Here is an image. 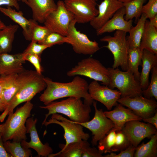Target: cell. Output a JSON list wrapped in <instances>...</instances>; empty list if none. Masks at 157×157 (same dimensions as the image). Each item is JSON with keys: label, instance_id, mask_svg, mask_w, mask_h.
Listing matches in <instances>:
<instances>
[{"label": "cell", "instance_id": "42", "mask_svg": "<svg viewBox=\"0 0 157 157\" xmlns=\"http://www.w3.org/2000/svg\"><path fill=\"white\" fill-rule=\"evenodd\" d=\"M81 157H103V156L98 149L90 147V144L83 149Z\"/></svg>", "mask_w": 157, "mask_h": 157}, {"label": "cell", "instance_id": "8", "mask_svg": "<svg viewBox=\"0 0 157 157\" xmlns=\"http://www.w3.org/2000/svg\"><path fill=\"white\" fill-rule=\"evenodd\" d=\"M92 104L95 113L92 120L83 123L73 122L81 125L92 132L93 136L91 143L94 146L113 128L114 125L113 122L106 116L102 109L97 108V101H94Z\"/></svg>", "mask_w": 157, "mask_h": 157}, {"label": "cell", "instance_id": "13", "mask_svg": "<svg viewBox=\"0 0 157 157\" xmlns=\"http://www.w3.org/2000/svg\"><path fill=\"white\" fill-rule=\"evenodd\" d=\"M117 102L129 108L142 120L153 116L157 111V102L154 98L148 99L143 95L121 97Z\"/></svg>", "mask_w": 157, "mask_h": 157}, {"label": "cell", "instance_id": "19", "mask_svg": "<svg viewBox=\"0 0 157 157\" xmlns=\"http://www.w3.org/2000/svg\"><path fill=\"white\" fill-rule=\"evenodd\" d=\"M112 110L104 112L106 116L110 119L114 125L113 128L116 132L122 131L125 124L133 120L142 121V119L129 108H126L117 103Z\"/></svg>", "mask_w": 157, "mask_h": 157}, {"label": "cell", "instance_id": "16", "mask_svg": "<svg viewBox=\"0 0 157 157\" xmlns=\"http://www.w3.org/2000/svg\"><path fill=\"white\" fill-rule=\"evenodd\" d=\"M38 121L37 118L34 119L33 117L28 118L26 122L27 133L30 134L31 140L27 142L26 140L21 142V145L24 148H31L37 152L38 157H48L52 153L53 150L48 143L43 144L41 141L36 127Z\"/></svg>", "mask_w": 157, "mask_h": 157}, {"label": "cell", "instance_id": "22", "mask_svg": "<svg viewBox=\"0 0 157 157\" xmlns=\"http://www.w3.org/2000/svg\"><path fill=\"white\" fill-rule=\"evenodd\" d=\"M0 11L19 25L23 29L22 33L25 39L31 41L33 26L37 22L33 19H26L24 16L22 11L17 12L11 7L7 6L6 8L0 7Z\"/></svg>", "mask_w": 157, "mask_h": 157}, {"label": "cell", "instance_id": "35", "mask_svg": "<svg viewBox=\"0 0 157 157\" xmlns=\"http://www.w3.org/2000/svg\"><path fill=\"white\" fill-rule=\"evenodd\" d=\"M51 31L45 26L38 24L36 22L34 25L31 33V40L40 43Z\"/></svg>", "mask_w": 157, "mask_h": 157}, {"label": "cell", "instance_id": "7", "mask_svg": "<svg viewBox=\"0 0 157 157\" xmlns=\"http://www.w3.org/2000/svg\"><path fill=\"white\" fill-rule=\"evenodd\" d=\"M126 32L115 31L113 36L106 35L100 39L101 41L108 43L104 47L108 49L113 57L112 68L120 67L122 71L127 70V59L129 47L126 40Z\"/></svg>", "mask_w": 157, "mask_h": 157}, {"label": "cell", "instance_id": "45", "mask_svg": "<svg viewBox=\"0 0 157 157\" xmlns=\"http://www.w3.org/2000/svg\"><path fill=\"white\" fill-rule=\"evenodd\" d=\"M145 122L149 123L157 129V111L152 116L149 118L142 119Z\"/></svg>", "mask_w": 157, "mask_h": 157}, {"label": "cell", "instance_id": "51", "mask_svg": "<svg viewBox=\"0 0 157 157\" xmlns=\"http://www.w3.org/2000/svg\"><path fill=\"white\" fill-rule=\"evenodd\" d=\"M3 124H0V133H1L2 132L3 128Z\"/></svg>", "mask_w": 157, "mask_h": 157}, {"label": "cell", "instance_id": "31", "mask_svg": "<svg viewBox=\"0 0 157 157\" xmlns=\"http://www.w3.org/2000/svg\"><path fill=\"white\" fill-rule=\"evenodd\" d=\"M146 0H133L123 3L125 14L124 18L126 20H132L134 18L137 20L142 14L144 4Z\"/></svg>", "mask_w": 157, "mask_h": 157}, {"label": "cell", "instance_id": "38", "mask_svg": "<svg viewBox=\"0 0 157 157\" xmlns=\"http://www.w3.org/2000/svg\"><path fill=\"white\" fill-rule=\"evenodd\" d=\"M31 41V42L26 49L22 53L24 55L27 54H35L41 56L43 51L48 48L52 46L51 45L37 43Z\"/></svg>", "mask_w": 157, "mask_h": 157}, {"label": "cell", "instance_id": "15", "mask_svg": "<svg viewBox=\"0 0 157 157\" xmlns=\"http://www.w3.org/2000/svg\"><path fill=\"white\" fill-rule=\"evenodd\" d=\"M88 91L94 100L101 102L108 110L116 105L118 100L121 97V94L118 90L112 89L106 85H101L95 81L89 84Z\"/></svg>", "mask_w": 157, "mask_h": 157}, {"label": "cell", "instance_id": "27", "mask_svg": "<svg viewBox=\"0 0 157 157\" xmlns=\"http://www.w3.org/2000/svg\"><path fill=\"white\" fill-rule=\"evenodd\" d=\"M18 28V25L10 24L0 30V54L11 52L15 34Z\"/></svg>", "mask_w": 157, "mask_h": 157}, {"label": "cell", "instance_id": "43", "mask_svg": "<svg viewBox=\"0 0 157 157\" xmlns=\"http://www.w3.org/2000/svg\"><path fill=\"white\" fill-rule=\"evenodd\" d=\"M3 6L14 7L17 10L20 9L17 0H0V7Z\"/></svg>", "mask_w": 157, "mask_h": 157}, {"label": "cell", "instance_id": "36", "mask_svg": "<svg viewBox=\"0 0 157 157\" xmlns=\"http://www.w3.org/2000/svg\"><path fill=\"white\" fill-rule=\"evenodd\" d=\"M64 43L69 44L70 42L66 36L54 32H51L40 44L51 45L60 44Z\"/></svg>", "mask_w": 157, "mask_h": 157}, {"label": "cell", "instance_id": "5", "mask_svg": "<svg viewBox=\"0 0 157 157\" xmlns=\"http://www.w3.org/2000/svg\"><path fill=\"white\" fill-rule=\"evenodd\" d=\"M110 83L108 86L113 89H117L121 97H133L142 96V90L139 81L130 72L121 71L118 68H108Z\"/></svg>", "mask_w": 157, "mask_h": 157}, {"label": "cell", "instance_id": "17", "mask_svg": "<svg viewBox=\"0 0 157 157\" xmlns=\"http://www.w3.org/2000/svg\"><path fill=\"white\" fill-rule=\"evenodd\" d=\"M123 6V3L117 0H104L98 5V14L90 22V25L96 30L98 29Z\"/></svg>", "mask_w": 157, "mask_h": 157}, {"label": "cell", "instance_id": "41", "mask_svg": "<svg viewBox=\"0 0 157 157\" xmlns=\"http://www.w3.org/2000/svg\"><path fill=\"white\" fill-rule=\"evenodd\" d=\"M136 147L131 144L118 154L111 152L110 154L103 156V157H133Z\"/></svg>", "mask_w": 157, "mask_h": 157}, {"label": "cell", "instance_id": "4", "mask_svg": "<svg viewBox=\"0 0 157 157\" xmlns=\"http://www.w3.org/2000/svg\"><path fill=\"white\" fill-rule=\"evenodd\" d=\"M33 105L30 101L17 108L15 112L9 113L1 132L3 142L12 140L21 142L26 140V121L31 116Z\"/></svg>", "mask_w": 157, "mask_h": 157}, {"label": "cell", "instance_id": "39", "mask_svg": "<svg viewBox=\"0 0 157 157\" xmlns=\"http://www.w3.org/2000/svg\"><path fill=\"white\" fill-rule=\"evenodd\" d=\"M142 13L149 19L157 15V0H148L143 6Z\"/></svg>", "mask_w": 157, "mask_h": 157}, {"label": "cell", "instance_id": "24", "mask_svg": "<svg viewBox=\"0 0 157 157\" xmlns=\"http://www.w3.org/2000/svg\"><path fill=\"white\" fill-rule=\"evenodd\" d=\"M141 66L142 68L140 73L139 82L143 90L146 89L149 85L150 72L154 67L157 66V54L143 49Z\"/></svg>", "mask_w": 157, "mask_h": 157}, {"label": "cell", "instance_id": "53", "mask_svg": "<svg viewBox=\"0 0 157 157\" xmlns=\"http://www.w3.org/2000/svg\"><path fill=\"white\" fill-rule=\"evenodd\" d=\"M96 1H97L98 0H95Z\"/></svg>", "mask_w": 157, "mask_h": 157}, {"label": "cell", "instance_id": "2", "mask_svg": "<svg viewBox=\"0 0 157 157\" xmlns=\"http://www.w3.org/2000/svg\"><path fill=\"white\" fill-rule=\"evenodd\" d=\"M44 76L36 71L25 70L18 74V90L8 104L6 109L0 115V122H3L9 113L13 112L19 104L30 101L37 94L46 87Z\"/></svg>", "mask_w": 157, "mask_h": 157}, {"label": "cell", "instance_id": "10", "mask_svg": "<svg viewBox=\"0 0 157 157\" xmlns=\"http://www.w3.org/2000/svg\"><path fill=\"white\" fill-rule=\"evenodd\" d=\"M56 4V9L49 15L44 23L51 32L66 36L69 24L74 16L66 9L63 1L59 0Z\"/></svg>", "mask_w": 157, "mask_h": 157}, {"label": "cell", "instance_id": "48", "mask_svg": "<svg viewBox=\"0 0 157 157\" xmlns=\"http://www.w3.org/2000/svg\"><path fill=\"white\" fill-rule=\"evenodd\" d=\"M6 26V25L0 19V30L3 29Z\"/></svg>", "mask_w": 157, "mask_h": 157}, {"label": "cell", "instance_id": "9", "mask_svg": "<svg viewBox=\"0 0 157 157\" xmlns=\"http://www.w3.org/2000/svg\"><path fill=\"white\" fill-rule=\"evenodd\" d=\"M51 124H56L61 126L64 131V137L65 140V146L68 144L81 140H87L90 138L89 133L83 131V127L81 124L63 117L58 113L52 115L51 119L44 123L46 126Z\"/></svg>", "mask_w": 157, "mask_h": 157}, {"label": "cell", "instance_id": "12", "mask_svg": "<svg viewBox=\"0 0 157 157\" xmlns=\"http://www.w3.org/2000/svg\"><path fill=\"white\" fill-rule=\"evenodd\" d=\"M63 2L66 9L73 14L78 23L90 22L98 14L95 0H64Z\"/></svg>", "mask_w": 157, "mask_h": 157}, {"label": "cell", "instance_id": "6", "mask_svg": "<svg viewBox=\"0 0 157 157\" xmlns=\"http://www.w3.org/2000/svg\"><path fill=\"white\" fill-rule=\"evenodd\" d=\"M69 77L83 76L108 86L110 83L108 70L98 60L91 57L85 58L67 73Z\"/></svg>", "mask_w": 157, "mask_h": 157}, {"label": "cell", "instance_id": "32", "mask_svg": "<svg viewBox=\"0 0 157 157\" xmlns=\"http://www.w3.org/2000/svg\"><path fill=\"white\" fill-rule=\"evenodd\" d=\"M21 142L10 140L3 142L6 151L13 157H29L32 156V151L30 149H25L21 145Z\"/></svg>", "mask_w": 157, "mask_h": 157}, {"label": "cell", "instance_id": "21", "mask_svg": "<svg viewBox=\"0 0 157 157\" xmlns=\"http://www.w3.org/2000/svg\"><path fill=\"white\" fill-rule=\"evenodd\" d=\"M26 4L31 9L33 19L44 23L49 15L56 10L57 4L54 0H26Z\"/></svg>", "mask_w": 157, "mask_h": 157}, {"label": "cell", "instance_id": "3", "mask_svg": "<svg viewBox=\"0 0 157 157\" xmlns=\"http://www.w3.org/2000/svg\"><path fill=\"white\" fill-rule=\"evenodd\" d=\"M42 109L48 110L42 123L44 125L48 117L55 113H60L68 117L70 120L78 123H83L90 120L91 110L90 106L85 104L81 98L70 97L59 101H52L43 106Z\"/></svg>", "mask_w": 157, "mask_h": 157}, {"label": "cell", "instance_id": "49", "mask_svg": "<svg viewBox=\"0 0 157 157\" xmlns=\"http://www.w3.org/2000/svg\"><path fill=\"white\" fill-rule=\"evenodd\" d=\"M117 0L123 3H126L130 2L133 0Z\"/></svg>", "mask_w": 157, "mask_h": 157}, {"label": "cell", "instance_id": "1", "mask_svg": "<svg viewBox=\"0 0 157 157\" xmlns=\"http://www.w3.org/2000/svg\"><path fill=\"white\" fill-rule=\"evenodd\" d=\"M44 79L46 87L39 99L45 105L56 100L70 97L83 98L84 103L92 105L94 100L89 93V84L79 76H74L71 81L67 83L54 82L48 77Z\"/></svg>", "mask_w": 157, "mask_h": 157}, {"label": "cell", "instance_id": "18", "mask_svg": "<svg viewBox=\"0 0 157 157\" xmlns=\"http://www.w3.org/2000/svg\"><path fill=\"white\" fill-rule=\"evenodd\" d=\"M125 14V9L123 6L117 10L102 26L96 30L97 35H101L105 33L116 31L128 33L132 26L133 20H126L124 18Z\"/></svg>", "mask_w": 157, "mask_h": 157}, {"label": "cell", "instance_id": "28", "mask_svg": "<svg viewBox=\"0 0 157 157\" xmlns=\"http://www.w3.org/2000/svg\"><path fill=\"white\" fill-rule=\"evenodd\" d=\"M147 19L145 15L142 13L136 24L132 26L129 31V35L126 40L129 48L139 47Z\"/></svg>", "mask_w": 157, "mask_h": 157}, {"label": "cell", "instance_id": "44", "mask_svg": "<svg viewBox=\"0 0 157 157\" xmlns=\"http://www.w3.org/2000/svg\"><path fill=\"white\" fill-rule=\"evenodd\" d=\"M0 157H13L5 149L1 133H0Z\"/></svg>", "mask_w": 157, "mask_h": 157}, {"label": "cell", "instance_id": "30", "mask_svg": "<svg viewBox=\"0 0 157 157\" xmlns=\"http://www.w3.org/2000/svg\"><path fill=\"white\" fill-rule=\"evenodd\" d=\"M149 141L143 142L136 147L134 157H157V133L152 135Z\"/></svg>", "mask_w": 157, "mask_h": 157}, {"label": "cell", "instance_id": "46", "mask_svg": "<svg viewBox=\"0 0 157 157\" xmlns=\"http://www.w3.org/2000/svg\"><path fill=\"white\" fill-rule=\"evenodd\" d=\"M150 24L153 26L157 28V15L149 19Z\"/></svg>", "mask_w": 157, "mask_h": 157}, {"label": "cell", "instance_id": "26", "mask_svg": "<svg viewBox=\"0 0 157 157\" xmlns=\"http://www.w3.org/2000/svg\"><path fill=\"white\" fill-rule=\"evenodd\" d=\"M90 144L85 140L71 143L65 146L60 144L59 146L61 151L56 154L52 153L48 157H81L83 149Z\"/></svg>", "mask_w": 157, "mask_h": 157}, {"label": "cell", "instance_id": "37", "mask_svg": "<svg viewBox=\"0 0 157 157\" xmlns=\"http://www.w3.org/2000/svg\"><path fill=\"white\" fill-rule=\"evenodd\" d=\"M131 144L125 135L122 131L116 132L115 142L112 152L121 151Z\"/></svg>", "mask_w": 157, "mask_h": 157}, {"label": "cell", "instance_id": "52", "mask_svg": "<svg viewBox=\"0 0 157 157\" xmlns=\"http://www.w3.org/2000/svg\"><path fill=\"white\" fill-rule=\"evenodd\" d=\"M18 1H21L23 2L24 3H26V0H17Z\"/></svg>", "mask_w": 157, "mask_h": 157}, {"label": "cell", "instance_id": "33", "mask_svg": "<svg viewBox=\"0 0 157 157\" xmlns=\"http://www.w3.org/2000/svg\"><path fill=\"white\" fill-rule=\"evenodd\" d=\"M116 131L113 128L103 138L99 141L98 149L102 154L112 152L114 147Z\"/></svg>", "mask_w": 157, "mask_h": 157}, {"label": "cell", "instance_id": "20", "mask_svg": "<svg viewBox=\"0 0 157 157\" xmlns=\"http://www.w3.org/2000/svg\"><path fill=\"white\" fill-rule=\"evenodd\" d=\"M25 62L22 53L0 54V76L21 73L25 70L22 66Z\"/></svg>", "mask_w": 157, "mask_h": 157}, {"label": "cell", "instance_id": "50", "mask_svg": "<svg viewBox=\"0 0 157 157\" xmlns=\"http://www.w3.org/2000/svg\"><path fill=\"white\" fill-rule=\"evenodd\" d=\"M3 89V86L2 84L0 81V96L2 93V92Z\"/></svg>", "mask_w": 157, "mask_h": 157}, {"label": "cell", "instance_id": "23", "mask_svg": "<svg viewBox=\"0 0 157 157\" xmlns=\"http://www.w3.org/2000/svg\"><path fill=\"white\" fill-rule=\"evenodd\" d=\"M18 74L13 73L0 76V81L3 86L0 97L7 107L18 90Z\"/></svg>", "mask_w": 157, "mask_h": 157}, {"label": "cell", "instance_id": "29", "mask_svg": "<svg viewBox=\"0 0 157 157\" xmlns=\"http://www.w3.org/2000/svg\"><path fill=\"white\" fill-rule=\"evenodd\" d=\"M142 52L140 47L129 48L128 51L127 70L132 72L139 81L140 73L138 67L142 65Z\"/></svg>", "mask_w": 157, "mask_h": 157}, {"label": "cell", "instance_id": "47", "mask_svg": "<svg viewBox=\"0 0 157 157\" xmlns=\"http://www.w3.org/2000/svg\"><path fill=\"white\" fill-rule=\"evenodd\" d=\"M6 108V106L3 103L0 97V112H3Z\"/></svg>", "mask_w": 157, "mask_h": 157}, {"label": "cell", "instance_id": "25", "mask_svg": "<svg viewBox=\"0 0 157 157\" xmlns=\"http://www.w3.org/2000/svg\"><path fill=\"white\" fill-rule=\"evenodd\" d=\"M139 47L157 54V28L146 20Z\"/></svg>", "mask_w": 157, "mask_h": 157}, {"label": "cell", "instance_id": "14", "mask_svg": "<svg viewBox=\"0 0 157 157\" xmlns=\"http://www.w3.org/2000/svg\"><path fill=\"white\" fill-rule=\"evenodd\" d=\"M138 120L126 123L122 131L131 144L135 147L146 138H150L157 133V129L152 124Z\"/></svg>", "mask_w": 157, "mask_h": 157}, {"label": "cell", "instance_id": "11", "mask_svg": "<svg viewBox=\"0 0 157 157\" xmlns=\"http://www.w3.org/2000/svg\"><path fill=\"white\" fill-rule=\"evenodd\" d=\"M77 23L74 19L71 22L66 37L70 42L74 51L76 53L92 55L99 49L98 43L90 40L87 36L77 30L75 27Z\"/></svg>", "mask_w": 157, "mask_h": 157}, {"label": "cell", "instance_id": "40", "mask_svg": "<svg viewBox=\"0 0 157 157\" xmlns=\"http://www.w3.org/2000/svg\"><path fill=\"white\" fill-rule=\"evenodd\" d=\"M23 55L25 60L30 62L35 67L36 71L38 74H42L43 70L41 65V56L36 55L30 54Z\"/></svg>", "mask_w": 157, "mask_h": 157}, {"label": "cell", "instance_id": "34", "mask_svg": "<svg viewBox=\"0 0 157 157\" xmlns=\"http://www.w3.org/2000/svg\"><path fill=\"white\" fill-rule=\"evenodd\" d=\"M152 75L150 83L148 87L142 91V94L144 97L150 99L154 98L157 100V66L151 70Z\"/></svg>", "mask_w": 157, "mask_h": 157}]
</instances>
